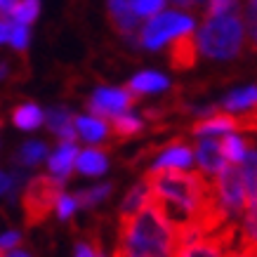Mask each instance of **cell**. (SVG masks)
<instances>
[{"label":"cell","mask_w":257,"mask_h":257,"mask_svg":"<svg viewBox=\"0 0 257 257\" xmlns=\"http://www.w3.org/2000/svg\"><path fill=\"white\" fill-rule=\"evenodd\" d=\"M177 8H198V5H203L205 0H172Z\"/></svg>","instance_id":"74e56055"},{"label":"cell","mask_w":257,"mask_h":257,"mask_svg":"<svg viewBox=\"0 0 257 257\" xmlns=\"http://www.w3.org/2000/svg\"><path fill=\"white\" fill-rule=\"evenodd\" d=\"M245 40V26H243L241 17L229 15V17H208L198 29L196 43H198V52L210 59H234L238 57Z\"/></svg>","instance_id":"3957f363"},{"label":"cell","mask_w":257,"mask_h":257,"mask_svg":"<svg viewBox=\"0 0 257 257\" xmlns=\"http://www.w3.org/2000/svg\"><path fill=\"white\" fill-rule=\"evenodd\" d=\"M245 191H248V208H257V151L250 149L248 158L241 163Z\"/></svg>","instance_id":"d4e9b609"},{"label":"cell","mask_w":257,"mask_h":257,"mask_svg":"<svg viewBox=\"0 0 257 257\" xmlns=\"http://www.w3.org/2000/svg\"><path fill=\"white\" fill-rule=\"evenodd\" d=\"M19 0H0V10H3V17H10V12L15 10V5Z\"/></svg>","instance_id":"8d00e7d4"},{"label":"cell","mask_w":257,"mask_h":257,"mask_svg":"<svg viewBox=\"0 0 257 257\" xmlns=\"http://www.w3.org/2000/svg\"><path fill=\"white\" fill-rule=\"evenodd\" d=\"M111 184H97V187H90V189H83L78 194H73L78 198V205L80 208H94L97 203H101L106 196L111 194Z\"/></svg>","instance_id":"f1b7e54d"},{"label":"cell","mask_w":257,"mask_h":257,"mask_svg":"<svg viewBox=\"0 0 257 257\" xmlns=\"http://www.w3.org/2000/svg\"><path fill=\"white\" fill-rule=\"evenodd\" d=\"M196 163H198L203 175L217 177L226 165V158H224V154H222V144L215 142L212 137H203V140L196 144Z\"/></svg>","instance_id":"30bf717a"},{"label":"cell","mask_w":257,"mask_h":257,"mask_svg":"<svg viewBox=\"0 0 257 257\" xmlns=\"http://www.w3.org/2000/svg\"><path fill=\"white\" fill-rule=\"evenodd\" d=\"M3 257H31L26 250H10V252H3Z\"/></svg>","instance_id":"f35d334b"},{"label":"cell","mask_w":257,"mask_h":257,"mask_svg":"<svg viewBox=\"0 0 257 257\" xmlns=\"http://www.w3.org/2000/svg\"><path fill=\"white\" fill-rule=\"evenodd\" d=\"M194 156L196 151L189 149L184 142H172L165 149H161L151 170H187L194 163Z\"/></svg>","instance_id":"9c48e42d"},{"label":"cell","mask_w":257,"mask_h":257,"mask_svg":"<svg viewBox=\"0 0 257 257\" xmlns=\"http://www.w3.org/2000/svg\"><path fill=\"white\" fill-rule=\"evenodd\" d=\"M212 184H215V196H217L219 208L226 212V217L231 222H238L248 210V191H245L241 165L226 163L224 170L215 177Z\"/></svg>","instance_id":"8992f818"},{"label":"cell","mask_w":257,"mask_h":257,"mask_svg":"<svg viewBox=\"0 0 257 257\" xmlns=\"http://www.w3.org/2000/svg\"><path fill=\"white\" fill-rule=\"evenodd\" d=\"M38 12H40V0H19L15 10L10 12V17H12V22L29 26L31 22H36Z\"/></svg>","instance_id":"4316f807"},{"label":"cell","mask_w":257,"mask_h":257,"mask_svg":"<svg viewBox=\"0 0 257 257\" xmlns=\"http://www.w3.org/2000/svg\"><path fill=\"white\" fill-rule=\"evenodd\" d=\"M47 156V147L43 142H26L22 144V149L17 151V163L24 165V168H33V165H38L40 161H45Z\"/></svg>","instance_id":"484cf974"},{"label":"cell","mask_w":257,"mask_h":257,"mask_svg":"<svg viewBox=\"0 0 257 257\" xmlns=\"http://www.w3.org/2000/svg\"><path fill=\"white\" fill-rule=\"evenodd\" d=\"M109 168V161H106V154L99 151V149H85L80 151L78 163H76V170L80 175H87V177H99L104 175Z\"/></svg>","instance_id":"d6986e66"},{"label":"cell","mask_w":257,"mask_h":257,"mask_svg":"<svg viewBox=\"0 0 257 257\" xmlns=\"http://www.w3.org/2000/svg\"><path fill=\"white\" fill-rule=\"evenodd\" d=\"M78 156H80V151H78V147H76V142H62V144L52 151L50 161H47L50 175L66 182V177L71 175V170H73L76 163H78Z\"/></svg>","instance_id":"8fae6325"},{"label":"cell","mask_w":257,"mask_h":257,"mask_svg":"<svg viewBox=\"0 0 257 257\" xmlns=\"http://www.w3.org/2000/svg\"><path fill=\"white\" fill-rule=\"evenodd\" d=\"M222 109L226 113H243V111L257 109V85L238 87L234 92H229L222 99Z\"/></svg>","instance_id":"e0dca14e"},{"label":"cell","mask_w":257,"mask_h":257,"mask_svg":"<svg viewBox=\"0 0 257 257\" xmlns=\"http://www.w3.org/2000/svg\"><path fill=\"white\" fill-rule=\"evenodd\" d=\"M245 19H248V31H250V38H252V45L257 47V0H248Z\"/></svg>","instance_id":"836d02e7"},{"label":"cell","mask_w":257,"mask_h":257,"mask_svg":"<svg viewBox=\"0 0 257 257\" xmlns=\"http://www.w3.org/2000/svg\"><path fill=\"white\" fill-rule=\"evenodd\" d=\"M101 245L97 241L87 243V241H78L76 243V250H73V257H99Z\"/></svg>","instance_id":"e575fe53"},{"label":"cell","mask_w":257,"mask_h":257,"mask_svg":"<svg viewBox=\"0 0 257 257\" xmlns=\"http://www.w3.org/2000/svg\"><path fill=\"white\" fill-rule=\"evenodd\" d=\"M147 182L151 196L175 224L198 222L215 203V184H210L203 172L187 170H149Z\"/></svg>","instance_id":"6da1fadb"},{"label":"cell","mask_w":257,"mask_h":257,"mask_svg":"<svg viewBox=\"0 0 257 257\" xmlns=\"http://www.w3.org/2000/svg\"><path fill=\"white\" fill-rule=\"evenodd\" d=\"M76 130H78V137H83V142H87V144H97L109 135L104 118L97 116H78L76 118Z\"/></svg>","instance_id":"ffe728a7"},{"label":"cell","mask_w":257,"mask_h":257,"mask_svg":"<svg viewBox=\"0 0 257 257\" xmlns=\"http://www.w3.org/2000/svg\"><path fill=\"white\" fill-rule=\"evenodd\" d=\"M19 241H22L19 231H5L0 238V248H3V252H10V250H15V245H19Z\"/></svg>","instance_id":"d590c367"},{"label":"cell","mask_w":257,"mask_h":257,"mask_svg":"<svg viewBox=\"0 0 257 257\" xmlns=\"http://www.w3.org/2000/svg\"><path fill=\"white\" fill-rule=\"evenodd\" d=\"M170 87V80L168 76L158 73V71H140L137 76L130 78L127 83V90L135 94H154V92H163Z\"/></svg>","instance_id":"9a60e30c"},{"label":"cell","mask_w":257,"mask_h":257,"mask_svg":"<svg viewBox=\"0 0 257 257\" xmlns=\"http://www.w3.org/2000/svg\"><path fill=\"white\" fill-rule=\"evenodd\" d=\"M151 201V187L149 182H137L127 194H125L123 203H120V219H127V217H135L140 210L147 208V203Z\"/></svg>","instance_id":"2e32d148"},{"label":"cell","mask_w":257,"mask_h":257,"mask_svg":"<svg viewBox=\"0 0 257 257\" xmlns=\"http://www.w3.org/2000/svg\"><path fill=\"white\" fill-rule=\"evenodd\" d=\"M0 38H3V43H10L17 52H24L29 47V26L17 24L5 17L3 24H0Z\"/></svg>","instance_id":"7402d4cb"},{"label":"cell","mask_w":257,"mask_h":257,"mask_svg":"<svg viewBox=\"0 0 257 257\" xmlns=\"http://www.w3.org/2000/svg\"><path fill=\"white\" fill-rule=\"evenodd\" d=\"M99 257H106V255H104V252H101V250H99Z\"/></svg>","instance_id":"60d3db41"},{"label":"cell","mask_w":257,"mask_h":257,"mask_svg":"<svg viewBox=\"0 0 257 257\" xmlns=\"http://www.w3.org/2000/svg\"><path fill=\"white\" fill-rule=\"evenodd\" d=\"M219 144H222V154H224L226 163L241 165L243 161L248 158V154H250L248 142L243 140L241 135H236V133H231V135H224Z\"/></svg>","instance_id":"603a6c76"},{"label":"cell","mask_w":257,"mask_h":257,"mask_svg":"<svg viewBox=\"0 0 257 257\" xmlns=\"http://www.w3.org/2000/svg\"><path fill=\"white\" fill-rule=\"evenodd\" d=\"M109 15L113 19V26L118 29V33H123L127 38H135L140 15L135 12L130 0H109Z\"/></svg>","instance_id":"5bb4252c"},{"label":"cell","mask_w":257,"mask_h":257,"mask_svg":"<svg viewBox=\"0 0 257 257\" xmlns=\"http://www.w3.org/2000/svg\"><path fill=\"white\" fill-rule=\"evenodd\" d=\"M144 127V120H142L140 116H135V113H120L118 118H113V133L118 135V137H133V135H137Z\"/></svg>","instance_id":"83f0119b"},{"label":"cell","mask_w":257,"mask_h":257,"mask_svg":"<svg viewBox=\"0 0 257 257\" xmlns=\"http://www.w3.org/2000/svg\"><path fill=\"white\" fill-rule=\"evenodd\" d=\"M196 52H198V43L196 38L187 36V38H179L170 45V64L175 69H189L196 62Z\"/></svg>","instance_id":"ac0fdd59"},{"label":"cell","mask_w":257,"mask_h":257,"mask_svg":"<svg viewBox=\"0 0 257 257\" xmlns=\"http://www.w3.org/2000/svg\"><path fill=\"white\" fill-rule=\"evenodd\" d=\"M64 179L52 177V175H38V177L29 179V184L22 194V205H24V217L26 224L36 226L57 208V203L62 198Z\"/></svg>","instance_id":"277c9868"},{"label":"cell","mask_w":257,"mask_h":257,"mask_svg":"<svg viewBox=\"0 0 257 257\" xmlns=\"http://www.w3.org/2000/svg\"><path fill=\"white\" fill-rule=\"evenodd\" d=\"M135 104V92L127 87H99L90 94L87 109L97 118H118L120 113H127Z\"/></svg>","instance_id":"52a82bcc"},{"label":"cell","mask_w":257,"mask_h":257,"mask_svg":"<svg viewBox=\"0 0 257 257\" xmlns=\"http://www.w3.org/2000/svg\"><path fill=\"white\" fill-rule=\"evenodd\" d=\"M238 248L255 250L257 248V208H248L241 219L238 229Z\"/></svg>","instance_id":"cb8c5ba5"},{"label":"cell","mask_w":257,"mask_h":257,"mask_svg":"<svg viewBox=\"0 0 257 257\" xmlns=\"http://www.w3.org/2000/svg\"><path fill=\"white\" fill-rule=\"evenodd\" d=\"M29 182H24V175L22 172H3V196L15 201V196L19 189H26Z\"/></svg>","instance_id":"f546056e"},{"label":"cell","mask_w":257,"mask_h":257,"mask_svg":"<svg viewBox=\"0 0 257 257\" xmlns=\"http://www.w3.org/2000/svg\"><path fill=\"white\" fill-rule=\"evenodd\" d=\"M238 12V0H208V17H229Z\"/></svg>","instance_id":"1f68e13d"},{"label":"cell","mask_w":257,"mask_h":257,"mask_svg":"<svg viewBox=\"0 0 257 257\" xmlns=\"http://www.w3.org/2000/svg\"><path fill=\"white\" fill-rule=\"evenodd\" d=\"M238 224H229L217 234L203 236L194 245L177 250L175 257H226V252L234 250V243L238 241Z\"/></svg>","instance_id":"ba28073f"},{"label":"cell","mask_w":257,"mask_h":257,"mask_svg":"<svg viewBox=\"0 0 257 257\" xmlns=\"http://www.w3.org/2000/svg\"><path fill=\"white\" fill-rule=\"evenodd\" d=\"M130 3H133L135 12L140 17H144V19H151V17L161 15L165 8V0H130Z\"/></svg>","instance_id":"4dcf8cb0"},{"label":"cell","mask_w":257,"mask_h":257,"mask_svg":"<svg viewBox=\"0 0 257 257\" xmlns=\"http://www.w3.org/2000/svg\"><path fill=\"white\" fill-rule=\"evenodd\" d=\"M194 19L187 12H177V10H163L161 15L151 17L144 29H142L140 38L142 45L147 50H161L165 45H172L175 40L187 38L194 31Z\"/></svg>","instance_id":"5b68a950"},{"label":"cell","mask_w":257,"mask_h":257,"mask_svg":"<svg viewBox=\"0 0 257 257\" xmlns=\"http://www.w3.org/2000/svg\"><path fill=\"white\" fill-rule=\"evenodd\" d=\"M177 224L151 196L147 208L135 217L120 219L113 257H175Z\"/></svg>","instance_id":"7a4b0ae2"},{"label":"cell","mask_w":257,"mask_h":257,"mask_svg":"<svg viewBox=\"0 0 257 257\" xmlns=\"http://www.w3.org/2000/svg\"><path fill=\"white\" fill-rule=\"evenodd\" d=\"M43 120H45V113H43V109H40L38 104H19L15 111H12V123L19 127V130H36V127H40L43 125Z\"/></svg>","instance_id":"44dd1931"},{"label":"cell","mask_w":257,"mask_h":257,"mask_svg":"<svg viewBox=\"0 0 257 257\" xmlns=\"http://www.w3.org/2000/svg\"><path fill=\"white\" fill-rule=\"evenodd\" d=\"M243 127V118H236L231 113H215L194 125V135L198 137H215V135H231Z\"/></svg>","instance_id":"4fadbf2b"},{"label":"cell","mask_w":257,"mask_h":257,"mask_svg":"<svg viewBox=\"0 0 257 257\" xmlns=\"http://www.w3.org/2000/svg\"><path fill=\"white\" fill-rule=\"evenodd\" d=\"M226 257H252L250 252H245V250H241V248H236V250H229L226 252Z\"/></svg>","instance_id":"ab89813d"},{"label":"cell","mask_w":257,"mask_h":257,"mask_svg":"<svg viewBox=\"0 0 257 257\" xmlns=\"http://www.w3.org/2000/svg\"><path fill=\"white\" fill-rule=\"evenodd\" d=\"M78 198L71 194H62V198H59V203H57V215H59V219H69L73 217V212L78 210Z\"/></svg>","instance_id":"d6a6232c"},{"label":"cell","mask_w":257,"mask_h":257,"mask_svg":"<svg viewBox=\"0 0 257 257\" xmlns=\"http://www.w3.org/2000/svg\"><path fill=\"white\" fill-rule=\"evenodd\" d=\"M45 123H47V130L52 135H57L62 142H73L78 137L76 118L71 116V111L64 109V106H52V109H47L45 111Z\"/></svg>","instance_id":"7c38bea8"}]
</instances>
